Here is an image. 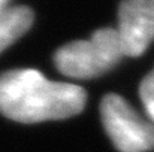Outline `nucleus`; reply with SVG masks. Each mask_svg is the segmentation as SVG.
Segmentation results:
<instances>
[{"instance_id":"6e6552de","label":"nucleus","mask_w":154,"mask_h":152,"mask_svg":"<svg viewBox=\"0 0 154 152\" xmlns=\"http://www.w3.org/2000/svg\"><path fill=\"white\" fill-rule=\"evenodd\" d=\"M8 3V0H0V10L2 9H5V4Z\"/></svg>"},{"instance_id":"39448f33","label":"nucleus","mask_w":154,"mask_h":152,"mask_svg":"<svg viewBox=\"0 0 154 152\" xmlns=\"http://www.w3.org/2000/svg\"><path fill=\"white\" fill-rule=\"evenodd\" d=\"M33 12L27 6L0 10V52L20 39L33 24Z\"/></svg>"},{"instance_id":"f03ea898","label":"nucleus","mask_w":154,"mask_h":152,"mask_svg":"<svg viewBox=\"0 0 154 152\" xmlns=\"http://www.w3.org/2000/svg\"><path fill=\"white\" fill-rule=\"evenodd\" d=\"M124 55L117 28L105 27L87 40L70 42L55 52L54 63L60 73L76 79H90L114 67Z\"/></svg>"},{"instance_id":"f257e3e1","label":"nucleus","mask_w":154,"mask_h":152,"mask_svg":"<svg viewBox=\"0 0 154 152\" xmlns=\"http://www.w3.org/2000/svg\"><path fill=\"white\" fill-rule=\"evenodd\" d=\"M87 100L85 91L73 84L48 81L33 69L0 75V113L17 122H42L78 115Z\"/></svg>"},{"instance_id":"7ed1b4c3","label":"nucleus","mask_w":154,"mask_h":152,"mask_svg":"<svg viewBox=\"0 0 154 152\" xmlns=\"http://www.w3.org/2000/svg\"><path fill=\"white\" fill-rule=\"evenodd\" d=\"M103 128L120 152L154 149V124L142 118L123 97L108 94L100 103Z\"/></svg>"},{"instance_id":"423d86ee","label":"nucleus","mask_w":154,"mask_h":152,"mask_svg":"<svg viewBox=\"0 0 154 152\" xmlns=\"http://www.w3.org/2000/svg\"><path fill=\"white\" fill-rule=\"evenodd\" d=\"M139 96L145 107L154 106V70L148 73L139 87Z\"/></svg>"},{"instance_id":"0eeeda50","label":"nucleus","mask_w":154,"mask_h":152,"mask_svg":"<svg viewBox=\"0 0 154 152\" xmlns=\"http://www.w3.org/2000/svg\"><path fill=\"white\" fill-rule=\"evenodd\" d=\"M145 110H147V115H148L150 121L154 124V106H151V107H145Z\"/></svg>"},{"instance_id":"20e7f679","label":"nucleus","mask_w":154,"mask_h":152,"mask_svg":"<svg viewBox=\"0 0 154 152\" xmlns=\"http://www.w3.org/2000/svg\"><path fill=\"white\" fill-rule=\"evenodd\" d=\"M117 31L124 55L144 54L154 40V0H123Z\"/></svg>"}]
</instances>
